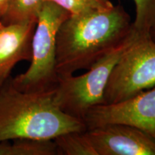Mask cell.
<instances>
[{
    "mask_svg": "<svg viewBox=\"0 0 155 155\" xmlns=\"http://www.w3.org/2000/svg\"><path fill=\"white\" fill-rule=\"evenodd\" d=\"M45 0H10L5 14L0 19L5 25L36 22Z\"/></svg>",
    "mask_w": 155,
    "mask_h": 155,
    "instance_id": "obj_10",
    "label": "cell"
},
{
    "mask_svg": "<svg viewBox=\"0 0 155 155\" xmlns=\"http://www.w3.org/2000/svg\"><path fill=\"white\" fill-rule=\"evenodd\" d=\"M132 30L130 15L121 5L71 15L56 35L58 76L89 69L124 42Z\"/></svg>",
    "mask_w": 155,
    "mask_h": 155,
    "instance_id": "obj_1",
    "label": "cell"
},
{
    "mask_svg": "<svg viewBox=\"0 0 155 155\" xmlns=\"http://www.w3.org/2000/svg\"><path fill=\"white\" fill-rule=\"evenodd\" d=\"M83 121L86 129L113 124L129 125L155 141V87L124 101L92 108Z\"/></svg>",
    "mask_w": 155,
    "mask_h": 155,
    "instance_id": "obj_6",
    "label": "cell"
},
{
    "mask_svg": "<svg viewBox=\"0 0 155 155\" xmlns=\"http://www.w3.org/2000/svg\"><path fill=\"white\" fill-rule=\"evenodd\" d=\"M135 36L133 29L124 42L94 64L88 72L77 76H59L53 91L58 107L63 113L83 121L89 110L104 105V91L112 69Z\"/></svg>",
    "mask_w": 155,
    "mask_h": 155,
    "instance_id": "obj_4",
    "label": "cell"
},
{
    "mask_svg": "<svg viewBox=\"0 0 155 155\" xmlns=\"http://www.w3.org/2000/svg\"><path fill=\"white\" fill-rule=\"evenodd\" d=\"M136 16L132 28L138 35H147L155 28V0H133Z\"/></svg>",
    "mask_w": 155,
    "mask_h": 155,
    "instance_id": "obj_12",
    "label": "cell"
},
{
    "mask_svg": "<svg viewBox=\"0 0 155 155\" xmlns=\"http://www.w3.org/2000/svg\"><path fill=\"white\" fill-rule=\"evenodd\" d=\"M71 14L45 1L37 20L32 41V58L26 72L12 78L13 86L25 93H47L55 90L59 76L56 70V35Z\"/></svg>",
    "mask_w": 155,
    "mask_h": 155,
    "instance_id": "obj_3",
    "label": "cell"
},
{
    "mask_svg": "<svg viewBox=\"0 0 155 155\" xmlns=\"http://www.w3.org/2000/svg\"><path fill=\"white\" fill-rule=\"evenodd\" d=\"M60 155H97L84 131H71L54 139Z\"/></svg>",
    "mask_w": 155,
    "mask_h": 155,
    "instance_id": "obj_11",
    "label": "cell"
},
{
    "mask_svg": "<svg viewBox=\"0 0 155 155\" xmlns=\"http://www.w3.org/2000/svg\"><path fill=\"white\" fill-rule=\"evenodd\" d=\"M10 77L0 88V141L17 139H54L71 131H84L82 120L63 113L53 91L25 93L13 86Z\"/></svg>",
    "mask_w": 155,
    "mask_h": 155,
    "instance_id": "obj_2",
    "label": "cell"
},
{
    "mask_svg": "<svg viewBox=\"0 0 155 155\" xmlns=\"http://www.w3.org/2000/svg\"><path fill=\"white\" fill-rule=\"evenodd\" d=\"M154 87L155 42L150 35L136 32L135 38L121 54L108 78L104 91L105 104L124 101Z\"/></svg>",
    "mask_w": 155,
    "mask_h": 155,
    "instance_id": "obj_5",
    "label": "cell"
},
{
    "mask_svg": "<svg viewBox=\"0 0 155 155\" xmlns=\"http://www.w3.org/2000/svg\"><path fill=\"white\" fill-rule=\"evenodd\" d=\"M53 2L72 15L85 12L111 8L114 5L110 0H45Z\"/></svg>",
    "mask_w": 155,
    "mask_h": 155,
    "instance_id": "obj_13",
    "label": "cell"
},
{
    "mask_svg": "<svg viewBox=\"0 0 155 155\" xmlns=\"http://www.w3.org/2000/svg\"><path fill=\"white\" fill-rule=\"evenodd\" d=\"M10 0H0V19L5 14Z\"/></svg>",
    "mask_w": 155,
    "mask_h": 155,
    "instance_id": "obj_14",
    "label": "cell"
},
{
    "mask_svg": "<svg viewBox=\"0 0 155 155\" xmlns=\"http://www.w3.org/2000/svg\"><path fill=\"white\" fill-rule=\"evenodd\" d=\"M150 36L152 40L155 42V28L153 29L152 30H151L150 32Z\"/></svg>",
    "mask_w": 155,
    "mask_h": 155,
    "instance_id": "obj_15",
    "label": "cell"
},
{
    "mask_svg": "<svg viewBox=\"0 0 155 155\" xmlns=\"http://www.w3.org/2000/svg\"><path fill=\"white\" fill-rule=\"evenodd\" d=\"M36 22L5 25L0 22V88L10 78L17 63L32 58Z\"/></svg>",
    "mask_w": 155,
    "mask_h": 155,
    "instance_id": "obj_8",
    "label": "cell"
},
{
    "mask_svg": "<svg viewBox=\"0 0 155 155\" xmlns=\"http://www.w3.org/2000/svg\"><path fill=\"white\" fill-rule=\"evenodd\" d=\"M97 155H155V141L140 129L113 124L85 131Z\"/></svg>",
    "mask_w": 155,
    "mask_h": 155,
    "instance_id": "obj_7",
    "label": "cell"
},
{
    "mask_svg": "<svg viewBox=\"0 0 155 155\" xmlns=\"http://www.w3.org/2000/svg\"><path fill=\"white\" fill-rule=\"evenodd\" d=\"M53 149V142L48 139H17L12 144L0 141V155H50Z\"/></svg>",
    "mask_w": 155,
    "mask_h": 155,
    "instance_id": "obj_9",
    "label": "cell"
}]
</instances>
